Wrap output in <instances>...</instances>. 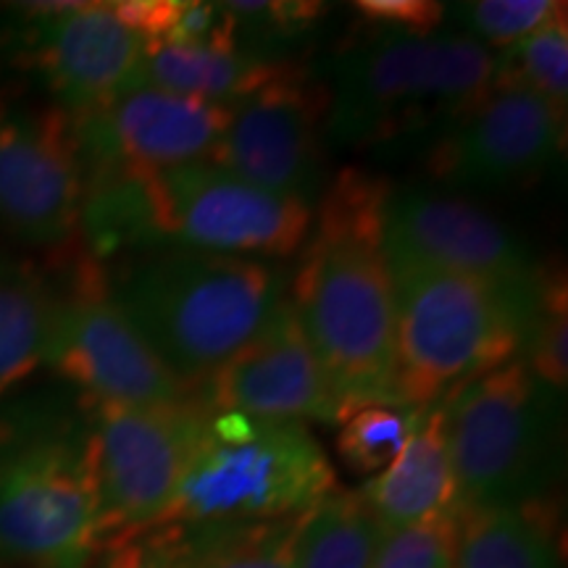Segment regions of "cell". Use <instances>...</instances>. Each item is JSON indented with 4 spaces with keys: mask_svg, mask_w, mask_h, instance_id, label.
Wrapping results in <instances>:
<instances>
[{
    "mask_svg": "<svg viewBox=\"0 0 568 568\" xmlns=\"http://www.w3.org/2000/svg\"><path fill=\"white\" fill-rule=\"evenodd\" d=\"M424 408L376 403L347 410L337 432L339 460L358 477H376L400 456Z\"/></svg>",
    "mask_w": 568,
    "mask_h": 568,
    "instance_id": "obj_25",
    "label": "cell"
},
{
    "mask_svg": "<svg viewBox=\"0 0 568 568\" xmlns=\"http://www.w3.org/2000/svg\"><path fill=\"white\" fill-rule=\"evenodd\" d=\"M353 9L366 19V27L414 34L437 32L445 19V6L429 0H361Z\"/></svg>",
    "mask_w": 568,
    "mask_h": 568,
    "instance_id": "obj_29",
    "label": "cell"
},
{
    "mask_svg": "<svg viewBox=\"0 0 568 568\" xmlns=\"http://www.w3.org/2000/svg\"><path fill=\"white\" fill-rule=\"evenodd\" d=\"M566 151V111L516 88H493L435 132L426 172L447 193H510L539 182Z\"/></svg>",
    "mask_w": 568,
    "mask_h": 568,
    "instance_id": "obj_14",
    "label": "cell"
},
{
    "mask_svg": "<svg viewBox=\"0 0 568 568\" xmlns=\"http://www.w3.org/2000/svg\"><path fill=\"white\" fill-rule=\"evenodd\" d=\"M205 408L193 395L174 406L92 408V471L101 552L148 535L172 510Z\"/></svg>",
    "mask_w": 568,
    "mask_h": 568,
    "instance_id": "obj_11",
    "label": "cell"
},
{
    "mask_svg": "<svg viewBox=\"0 0 568 568\" xmlns=\"http://www.w3.org/2000/svg\"><path fill=\"white\" fill-rule=\"evenodd\" d=\"M458 510L385 531L374 568H456Z\"/></svg>",
    "mask_w": 568,
    "mask_h": 568,
    "instance_id": "obj_28",
    "label": "cell"
},
{
    "mask_svg": "<svg viewBox=\"0 0 568 568\" xmlns=\"http://www.w3.org/2000/svg\"><path fill=\"white\" fill-rule=\"evenodd\" d=\"M105 266V287L176 379L197 389L258 335L287 284L261 258L159 247Z\"/></svg>",
    "mask_w": 568,
    "mask_h": 568,
    "instance_id": "obj_4",
    "label": "cell"
},
{
    "mask_svg": "<svg viewBox=\"0 0 568 568\" xmlns=\"http://www.w3.org/2000/svg\"><path fill=\"white\" fill-rule=\"evenodd\" d=\"M53 316L55 284L48 268L0 247V397L45 364Z\"/></svg>",
    "mask_w": 568,
    "mask_h": 568,
    "instance_id": "obj_21",
    "label": "cell"
},
{
    "mask_svg": "<svg viewBox=\"0 0 568 568\" xmlns=\"http://www.w3.org/2000/svg\"><path fill=\"white\" fill-rule=\"evenodd\" d=\"M445 9V17L456 21L458 34L479 42L487 51H503L548 27L550 21L566 17V3L556 0H468Z\"/></svg>",
    "mask_w": 568,
    "mask_h": 568,
    "instance_id": "obj_26",
    "label": "cell"
},
{
    "mask_svg": "<svg viewBox=\"0 0 568 568\" xmlns=\"http://www.w3.org/2000/svg\"><path fill=\"white\" fill-rule=\"evenodd\" d=\"M385 527L358 493L332 487L297 518L293 568H374Z\"/></svg>",
    "mask_w": 568,
    "mask_h": 568,
    "instance_id": "obj_22",
    "label": "cell"
},
{
    "mask_svg": "<svg viewBox=\"0 0 568 568\" xmlns=\"http://www.w3.org/2000/svg\"><path fill=\"white\" fill-rule=\"evenodd\" d=\"M293 63L245 51L237 45H187L151 42L145 59V84L197 101L234 105Z\"/></svg>",
    "mask_w": 568,
    "mask_h": 568,
    "instance_id": "obj_19",
    "label": "cell"
},
{
    "mask_svg": "<svg viewBox=\"0 0 568 568\" xmlns=\"http://www.w3.org/2000/svg\"><path fill=\"white\" fill-rule=\"evenodd\" d=\"M297 518L197 529L159 527L148 535L166 548L174 568H293Z\"/></svg>",
    "mask_w": 568,
    "mask_h": 568,
    "instance_id": "obj_23",
    "label": "cell"
},
{
    "mask_svg": "<svg viewBox=\"0 0 568 568\" xmlns=\"http://www.w3.org/2000/svg\"><path fill=\"white\" fill-rule=\"evenodd\" d=\"M84 172L74 119L0 92V237L67 247L80 232Z\"/></svg>",
    "mask_w": 568,
    "mask_h": 568,
    "instance_id": "obj_12",
    "label": "cell"
},
{
    "mask_svg": "<svg viewBox=\"0 0 568 568\" xmlns=\"http://www.w3.org/2000/svg\"><path fill=\"white\" fill-rule=\"evenodd\" d=\"M195 397L213 414L339 424L345 406L305 339L290 297L264 329L213 372Z\"/></svg>",
    "mask_w": 568,
    "mask_h": 568,
    "instance_id": "obj_17",
    "label": "cell"
},
{
    "mask_svg": "<svg viewBox=\"0 0 568 568\" xmlns=\"http://www.w3.org/2000/svg\"><path fill=\"white\" fill-rule=\"evenodd\" d=\"M332 487H337L335 468L305 424L205 410L193 460L159 527L297 518Z\"/></svg>",
    "mask_w": 568,
    "mask_h": 568,
    "instance_id": "obj_7",
    "label": "cell"
},
{
    "mask_svg": "<svg viewBox=\"0 0 568 568\" xmlns=\"http://www.w3.org/2000/svg\"><path fill=\"white\" fill-rule=\"evenodd\" d=\"M385 531L422 524L456 510V477L447 456L443 408L432 403L422 410L414 435L385 471L358 489Z\"/></svg>",
    "mask_w": 568,
    "mask_h": 568,
    "instance_id": "obj_18",
    "label": "cell"
},
{
    "mask_svg": "<svg viewBox=\"0 0 568 568\" xmlns=\"http://www.w3.org/2000/svg\"><path fill=\"white\" fill-rule=\"evenodd\" d=\"M456 510L552 500L566 460V393L521 355L439 400Z\"/></svg>",
    "mask_w": 568,
    "mask_h": 568,
    "instance_id": "obj_6",
    "label": "cell"
},
{
    "mask_svg": "<svg viewBox=\"0 0 568 568\" xmlns=\"http://www.w3.org/2000/svg\"><path fill=\"white\" fill-rule=\"evenodd\" d=\"M521 358L550 387L566 393L568 379V301L564 268H542L539 297Z\"/></svg>",
    "mask_w": 568,
    "mask_h": 568,
    "instance_id": "obj_27",
    "label": "cell"
},
{
    "mask_svg": "<svg viewBox=\"0 0 568 568\" xmlns=\"http://www.w3.org/2000/svg\"><path fill=\"white\" fill-rule=\"evenodd\" d=\"M389 184L345 169L324 187L287 287L297 324L345 410L408 406L400 393L393 276L379 213Z\"/></svg>",
    "mask_w": 568,
    "mask_h": 568,
    "instance_id": "obj_1",
    "label": "cell"
},
{
    "mask_svg": "<svg viewBox=\"0 0 568 568\" xmlns=\"http://www.w3.org/2000/svg\"><path fill=\"white\" fill-rule=\"evenodd\" d=\"M493 88H516L566 111L568 103V24L550 21L529 38L495 53Z\"/></svg>",
    "mask_w": 568,
    "mask_h": 568,
    "instance_id": "obj_24",
    "label": "cell"
},
{
    "mask_svg": "<svg viewBox=\"0 0 568 568\" xmlns=\"http://www.w3.org/2000/svg\"><path fill=\"white\" fill-rule=\"evenodd\" d=\"M311 226V205L195 161L84 184L77 243L98 264L159 247L284 258L301 251Z\"/></svg>",
    "mask_w": 568,
    "mask_h": 568,
    "instance_id": "obj_2",
    "label": "cell"
},
{
    "mask_svg": "<svg viewBox=\"0 0 568 568\" xmlns=\"http://www.w3.org/2000/svg\"><path fill=\"white\" fill-rule=\"evenodd\" d=\"M230 113L232 105L140 84L103 109L74 119L84 184L109 174L209 161Z\"/></svg>",
    "mask_w": 568,
    "mask_h": 568,
    "instance_id": "obj_16",
    "label": "cell"
},
{
    "mask_svg": "<svg viewBox=\"0 0 568 568\" xmlns=\"http://www.w3.org/2000/svg\"><path fill=\"white\" fill-rule=\"evenodd\" d=\"M98 556L92 406L71 387L0 397V568H92Z\"/></svg>",
    "mask_w": 568,
    "mask_h": 568,
    "instance_id": "obj_3",
    "label": "cell"
},
{
    "mask_svg": "<svg viewBox=\"0 0 568 568\" xmlns=\"http://www.w3.org/2000/svg\"><path fill=\"white\" fill-rule=\"evenodd\" d=\"M379 237L385 261L474 276L537 305L545 266L516 232L466 197L424 184L389 187L379 213Z\"/></svg>",
    "mask_w": 568,
    "mask_h": 568,
    "instance_id": "obj_13",
    "label": "cell"
},
{
    "mask_svg": "<svg viewBox=\"0 0 568 568\" xmlns=\"http://www.w3.org/2000/svg\"><path fill=\"white\" fill-rule=\"evenodd\" d=\"M495 51L458 32L366 27L329 67L326 140L372 148L422 130H443L493 90Z\"/></svg>",
    "mask_w": 568,
    "mask_h": 568,
    "instance_id": "obj_5",
    "label": "cell"
},
{
    "mask_svg": "<svg viewBox=\"0 0 568 568\" xmlns=\"http://www.w3.org/2000/svg\"><path fill=\"white\" fill-rule=\"evenodd\" d=\"M456 568H564L556 503L458 510Z\"/></svg>",
    "mask_w": 568,
    "mask_h": 568,
    "instance_id": "obj_20",
    "label": "cell"
},
{
    "mask_svg": "<svg viewBox=\"0 0 568 568\" xmlns=\"http://www.w3.org/2000/svg\"><path fill=\"white\" fill-rule=\"evenodd\" d=\"M92 568H174V564L159 539L142 535L103 550Z\"/></svg>",
    "mask_w": 568,
    "mask_h": 568,
    "instance_id": "obj_30",
    "label": "cell"
},
{
    "mask_svg": "<svg viewBox=\"0 0 568 568\" xmlns=\"http://www.w3.org/2000/svg\"><path fill=\"white\" fill-rule=\"evenodd\" d=\"M326 116V84L293 63L232 105L230 124L209 161L266 193L314 209L324 193Z\"/></svg>",
    "mask_w": 568,
    "mask_h": 568,
    "instance_id": "obj_15",
    "label": "cell"
},
{
    "mask_svg": "<svg viewBox=\"0 0 568 568\" xmlns=\"http://www.w3.org/2000/svg\"><path fill=\"white\" fill-rule=\"evenodd\" d=\"M395 293L400 393L432 406L521 355L537 305L474 276L387 261Z\"/></svg>",
    "mask_w": 568,
    "mask_h": 568,
    "instance_id": "obj_8",
    "label": "cell"
},
{
    "mask_svg": "<svg viewBox=\"0 0 568 568\" xmlns=\"http://www.w3.org/2000/svg\"><path fill=\"white\" fill-rule=\"evenodd\" d=\"M77 243V240H74ZM45 364L92 408L174 406L195 395L140 337L105 287V266L71 243L59 253Z\"/></svg>",
    "mask_w": 568,
    "mask_h": 568,
    "instance_id": "obj_9",
    "label": "cell"
},
{
    "mask_svg": "<svg viewBox=\"0 0 568 568\" xmlns=\"http://www.w3.org/2000/svg\"><path fill=\"white\" fill-rule=\"evenodd\" d=\"M11 19L0 48L71 119L145 84L148 42L113 3H27L13 6Z\"/></svg>",
    "mask_w": 568,
    "mask_h": 568,
    "instance_id": "obj_10",
    "label": "cell"
}]
</instances>
